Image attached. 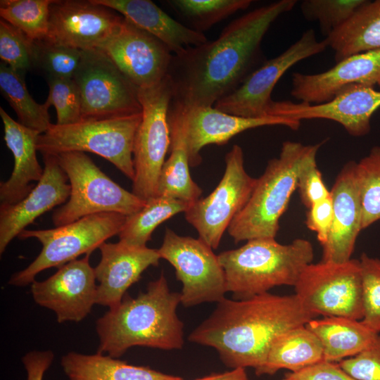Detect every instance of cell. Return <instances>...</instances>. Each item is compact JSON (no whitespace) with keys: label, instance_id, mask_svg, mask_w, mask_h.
Listing matches in <instances>:
<instances>
[{"label":"cell","instance_id":"43","mask_svg":"<svg viewBox=\"0 0 380 380\" xmlns=\"http://www.w3.org/2000/svg\"><path fill=\"white\" fill-rule=\"evenodd\" d=\"M333 201L331 196L314 203L308 210L305 224L315 232L322 246L327 241L333 220Z\"/></svg>","mask_w":380,"mask_h":380},{"label":"cell","instance_id":"40","mask_svg":"<svg viewBox=\"0 0 380 380\" xmlns=\"http://www.w3.org/2000/svg\"><path fill=\"white\" fill-rule=\"evenodd\" d=\"M46 103L53 106L57 125H63L81 120L82 101L80 89L72 79H49Z\"/></svg>","mask_w":380,"mask_h":380},{"label":"cell","instance_id":"32","mask_svg":"<svg viewBox=\"0 0 380 380\" xmlns=\"http://www.w3.org/2000/svg\"><path fill=\"white\" fill-rule=\"evenodd\" d=\"M189 206V203L171 197H153L140 210L127 217L118 234L119 241L132 246H146L158 225L178 213H184Z\"/></svg>","mask_w":380,"mask_h":380},{"label":"cell","instance_id":"46","mask_svg":"<svg viewBox=\"0 0 380 380\" xmlns=\"http://www.w3.org/2000/svg\"><path fill=\"white\" fill-rule=\"evenodd\" d=\"M221 380H249L245 368H236L226 372Z\"/></svg>","mask_w":380,"mask_h":380},{"label":"cell","instance_id":"5","mask_svg":"<svg viewBox=\"0 0 380 380\" xmlns=\"http://www.w3.org/2000/svg\"><path fill=\"white\" fill-rule=\"evenodd\" d=\"M322 144L305 145L291 141L282 144L279 156L268 162L248 201L227 229L236 243L276 237L279 220L296 189L299 173L307 163L317 158Z\"/></svg>","mask_w":380,"mask_h":380},{"label":"cell","instance_id":"34","mask_svg":"<svg viewBox=\"0 0 380 380\" xmlns=\"http://www.w3.org/2000/svg\"><path fill=\"white\" fill-rule=\"evenodd\" d=\"M355 175L362 208V230L380 220V146L355 162Z\"/></svg>","mask_w":380,"mask_h":380},{"label":"cell","instance_id":"26","mask_svg":"<svg viewBox=\"0 0 380 380\" xmlns=\"http://www.w3.org/2000/svg\"><path fill=\"white\" fill-rule=\"evenodd\" d=\"M168 122L170 154L160 171L157 196L171 197L190 205L201 198L202 189L190 175L184 112L170 106Z\"/></svg>","mask_w":380,"mask_h":380},{"label":"cell","instance_id":"20","mask_svg":"<svg viewBox=\"0 0 380 380\" xmlns=\"http://www.w3.org/2000/svg\"><path fill=\"white\" fill-rule=\"evenodd\" d=\"M44 173L32 191L13 205H0V253L40 215L67 202L70 186L56 157L42 154Z\"/></svg>","mask_w":380,"mask_h":380},{"label":"cell","instance_id":"39","mask_svg":"<svg viewBox=\"0 0 380 380\" xmlns=\"http://www.w3.org/2000/svg\"><path fill=\"white\" fill-rule=\"evenodd\" d=\"M363 317L362 322L380 333V259L363 253L360 259Z\"/></svg>","mask_w":380,"mask_h":380},{"label":"cell","instance_id":"19","mask_svg":"<svg viewBox=\"0 0 380 380\" xmlns=\"http://www.w3.org/2000/svg\"><path fill=\"white\" fill-rule=\"evenodd\" d=\"M380 84V49L348 56L320 73L294 72L291 95L300 102L318 104L333 99L355 84L374 87Z\"/></svg>","mask_w":380,"mask_h":380},{"label":"cell","instance_id":"14","mask_svg":"<svg viewBox=\"0 0 380 380\" xmlns=\"http://www.w3.org/2000/svg\"><path fill=\"white\" fill-rule=\"evenodd\" d=\"M327 47L324 39H317L312 29L307 30L284 52L265 60L238 88L217 101L213 107L239 116H267L273 101L272 90L283 75L299 61L321 53Z\"/></svg>","mask_w":380,"mask_h":380},{"label":"cell","instance_id":"22","mask_svg":"<svg viewBox=\"0 0 380 380\" xmlns=\"http://www.w3.org/2000/svg\"><path fill=\"white\" fill-rule=\"evenodd\" d=\"M184 112L190 167H196L201 163L200 152L204 146L224 145L247 129L282 125L296 130L300 125V121L292 119L273 115L243 117L222 112L213 106L194 108Z\"/></svg>","mask_w":380,"mask_h":380},{"label":"cell","instance_id":"3","mask_svg":"<svg viewBox=\"0 0 380 380\" xmlns=\"http://www.w3.org/2000/svg\"><path fill=\"white\" fill-rule=\"evenodd\" d=\"M180 292L171 291L162 272L136 297L127 294L97 319L98 353L122 356L132 346L161 350L183 348L184 323L177 314Z\"/></svg>","mask_w":380,"mask_h":380},{"label":"cell","instance_id":"16","mask_svg":"<svg viewBox=\"0 0 380 380\" xmlns=\"http://www.w3.org/2000/svg\"><path fill=\"white\" fill-rule=\"evenodd\" d=\"M123 19L93 0H54L46 39L80 51L99 49L118 30Z\"/></svg>","mask_w":380,"mask_h":380},{"label":"cell","instance_id":"6","mask_svg":"<svg viewBox=\"0 0 380 380\" xmlns=\"http://www.w3.org/2000/svg\"><path fill=\"white\" fill-rule=\"evenodd\" d=\"M142 118L139 113L60 125L51 124L37 139L42 154L90 152L113 164L132 181L134 177L133 147Z\"/></svg>","mask_w":380,"mask_h":380},{"label":"cell","instance_id":"9","mask_svg":"<svg viewBox=\"0 0 380 380\" xmlns=\"http://www.w3.org/2000/svg\"><path fill=\"white\" fill-rule=\"evenodd\" d=\"M142 118L133 147L132 193L144 201L157 196L158 184L170 146L168 112L172 86L167 75L157 84L137 89Z\"/></svg>","mask_w":380,"mask_h":380},{"label":"cell","instance_id":"42","mask_svg":"<svg viewBox=\"0 0 380 380\" xmlns=\"http://www.w3.org/2000/svg\"><path fill=\"white\" fill-rule=\"evenodd\" d=\"M296 189H298L302 203L309 208L314 203L330 196L317 168L316 158L307 163L300 170Z\"/></svg>","mask_w":380,"mask_h":380},{"label":"cell","instance_id":"44","mask_svg":"<svg viewBox=\"0 0 380 380\" xmlns=\"http://www.w3.org/2000/svg\"><path fill=\"white\" fill-rule=\"evenodd\" d=\"M283 380H356L338 362L322 360L296 372H288Z\"/></svg>","mask_w":380,"mask_h":380},{"label":"cell","instance_id":"17","mask_svg":"<svg viewBox=\"0 0 380 380\" xmlns=\"http://www.w3.org/2000/svg\"><path fill=\"white\" fill-rule=\"evenodd\" d=\"M380 108V91L374 87L350 86L324 103L312 104L290 101H272L267 115L298 121L326 119L342 125L353 137H362L371 130V118Z\"/></svg>","mask_w":380,"mask_h":380},{"label":"cell","instance_id":"24","mask_svg":"<svg viewBox=\"0 0 380 380\" xmlns=\"http://www.w3.org/2000/svg\"><path fill=\"white\" fill-rule=\"evenodd\" d=\"M4 141L14 158L9 179L0 183V205H13L24 199L34 189L44 173L37 158L39 132L15 121L0 108Z\"/></svg>","mask_w":380,"mask_h":380},{"label":"cell","instance_id":"47","mask_svg":"<svg viewBox=\"0 0 380 380\" xmlns=\"http://www.w3.org/2000/svg\"><path fill=\"white\" fill-rule=\"evenodd\" d=\"M225 374L224 373L213 374L194 380H221Z\"/></svg>","mask_w":380,"mask_h":380},{"label":"cell","instance_id":"23","mask_svg":"<svg viewBox=\"0 0 380 380\" xmlns=\"http://www.w3.org/2000/svg\"><path fill=\"white\" fill-rule=\"evenodd\" d=\"M333 220L322 261L343 262L350 260L356 239L362 230V208L355 175V162L349 161L338 173L330 191Z\"/></svg>","mask_w":380,"mask_h":380},{"label":"cell","instance_id":"33","mask_svg":"<svg viewBox=\"0 0 380 380\" xmlns=\"http://www.w3.org/2000/svg\"><path fill=\"white\" fill-rule=\"evenodd\" d=\"M54 0H1L2 20L35 42L46 38L50 6Z\"/></svg>","mask_w":380,"mask_h":380},{"label":"cell","instance_id":"11","mask_svg":"<svg viewBox=\"0 0 380 380\" xmlns=\"http://www.w3.org/2000/svg\"><path fill=\"white\" fill-rule=\"evenodd\" d=\"M243 150L234 145L225 156V170L220 182L208 196L189 205L186 221L198 232L199 239L213 249L218 248L224 232L248 201L258 178L244 168Z\"/></svg>","mask_w":380,"mask_h":380},{"label":"cell","instance_id":"30","mask_svg":"<svg viewBox=\"0 0 380 380\" xmlns=\"http://www.w3.org/2000/svg\"><path fill=\"white\" fill-rule=\"evenodd\" d=\"M322 360L320 341L302 325L284 332L274 341L265 362L255 373L257 376L273 375L281 369L296 372Z\"/></svg>","mask_w":380,"mask_h":380},{"label":"cell","instance_id":"35","mask_svg":"<svg viewBox=\"0 0 380 380\" xmlns=\"http://www.w3.org/2000/svg\"><path fill=\"white\" fill-rule=\"evenodd\" d=\"M177 12L202 32L238 11L245 10L251 0H172L167 1Z\"/></svg>","mask_w":380,"mask_h":380},{"label":"cell","instance_id":"15","mask_svg":"<svg viewBox=\"0 0 380 380\" xmlns=\"http://www.w3.org/2000/svg\"><path fill=\"white\" fill-rule=\"evenodd\" d=\"M99 49L137 89L153 87L166 77L173 55L161 41L125 18Z\"/></svg>","mask_w":380,"mask_h":380},{"label":"cell","instance_id":"48","mask_svg":"<svg viewBox=\"0 0 380 380\" xmlns=\"http://www.w3.org/2000/svg\"><path fill=\"white\" fill-rule=\"evenodd\" d=\"M379 86L380 87V84H379Z\"/></svg>","mask_w":380,"mask_h":380},{"label":"cell","instance_id":"8","mask_svg":"<svg viewBox=\"0 0 380 380\" xmlns=\"http://www.w3.org/2000/svg\"><path fill=\"white\" fill-rule=\"evenodd\" d=\"M127 217L117 213H101L53 229L23 230L18 239H36L42 248L32 262L11 277L8 284L16 286L31 284L40 272L53 267L59 268L82 254H91L107 239L118 235Z\"/></svg>","mask_w":380,"mask_h":380},{"label":"cell","instance_id":"12","mask_svg":"<svg viewBox=\"0 0 380 380\" xmlns=\"http://www.w3.org/2000/svg\"><path fill=\"white\" fill-rule=\"evenodd\" d=\"M160 258L175 270L182 284L181 304L186 308L218 303L227 292L224 272L218 257L201 239L180 236L167 227L158 249Z\"/></svg>","mask_w":380,"mask_h":380},{"label":"cell","instance_id":"25","mask_svg":"<svg viewBox=\"0 0 380 380\" xmlns=\"http://www.w3.org/2000/svg\"><path fill=\"white\" fill-rule=\"evenodd\" d=\"M93 1L118 12L128 21L158 39L167 46L172 54L208 41L203 32L174 20L151 1Z\"/></svg>","mask_w":380,"mask_h":380},{"label":"cell","instance_id":"27","mask_svg":"<svg viewBox=\"0 0 380 380\" xmlns=\"http://www.w3.org/2000/svg\"><path fill=\"white\" fill-rule=\"evenodd\" d=\"M305 327L320 341L324 360L339 362L367 348L379 334L361 320L343 317L312 319Z\"/></svg>","mask_w":380,"mask_h":380},{"label":"cell","instance_id":"2","mask_svg":"<svg viewBox=\"0 0 380 380\" xmlns=\"http://www.w3.org/2000/svg\"><path fill=\"white\" fill-rule=\"evenodd\" d=\"M316 317L295 294L267 292L243 300L224 298L188 340L213 348L224 365L232 369H256L264 364L279 335Z\"/></svg>","mask_w":380,"mask_h":380},{"label":"cell","instance_id":"4","mask_svg":"<svg viewBox=\"0 0 380 380\" xmlns=\"http://www.w3.org/2000/svg\"><path fill=\"white\" fill-rule=\"evenodd\" d=\"M217 257L227 292L232 293L233 299L243 300L276 286H294L303 269L312 263L314 250L305 239L281 244L275 238H258L240 248L221 252Z\"/></svg>","mask_w":380,"mask_h":380},{"label":"cell","instance_id":"18","mask_svg":"<svg viewBox=\"0 0 380 380\" xmlns=\"http://www.w3.org/2000/svg\"><path fill=\"white\" fill-rule=\"evenodd\" d=\"M89 255L61 266L44 281L31 284L35 303L53 311L59 323L82 320L96 304V279Z\"/></svg>","mask_w":380,"mask_h":380},{"label":"cell","instance_id":"38","mask_svg":"<svg viewBox=\"0 0 380 380\" xmlns=\"http://www.w3.org/2000/svg\"><path fill=\"white\" fill-rule=\"evenodd\" d=\"M0 58L1 62L24 75L34 68V42L2 19L0 20Z\"/></svg>","mask_w":380,"mask_h":380},{"label":"cell","instance_id":"45","mask_svg":"<svg viewBox=\"0 0 380 380\" xmlns=\"http://www.w3.org/2000/svg\"><path fill=\"white\" fill-rule=\"evenodd\" d=\"M53 357L54 354L51 350H34L25 354L22 362L27 372V380H42Z\"/></svg>","mask_w":380,"mask_h":380},{"label":"cell","instance_id":"36","mask_svg":"<svg viewBox=\"0 0 380 380\" xmlns=\"http://www.w3.org/2000/svg\"><path fill=\"white\" fill-rule=\"evenodd\" d=\"M34 68L49 79H72L80 63L82 51L43 39L34 42Z\"/></svg>","mask_w":380,"mask_h":380},{"label":"cell","instance_id":"31","mask_svg":"<svg viewBox=\"0 0 380 380\" xmlns=\"http://www.w3.org/2000/svg\"><path fill=\"white\" fill-rule=\"evenodd\" d=\"M0 90L15 112L19 123L40 134L49 129L52 124L49 105L46 102L43 104L36 102L27 90L25 75L3 62L0 63Z\"/></svg>","mask_w":380,"mask_h":380},{"label":"cell","instance_id":"21","mask_svg":"<svg viewBox=\"0 0 380 380\" xmlns=\"http://www.w3.org/2000/svg\"><path fill=\"white\" fill-rule=\"evenodd\" d=\"M99 248L101 258L94 268L99 282L96 304L109 308L118 305L141 274L150 266H158L160 259L158 249L132 246L121 241L104 242Z\"/></svg>","mask_w":380,"mask_h":380},{"label":"cell","instance_id":"41","mask_svg":"<svg viewBox=\"0 0 380 380\" xmlns=\"http://www.w3.org/2000/svg\"><path fill=\"white\" fill-rule=\"evenodd\" d=\"M338 363L356 380H380V335L367 348Z\"/></svg>","mask_w":380,"mask_h":380},{"label":"cell","instance_id":"10","mask_svg":"<svg viewBox=\"0 0 380 380\" xmlns=\"http://www.w3.org/2000/svg\"><path fill=\"white\" fill-rule=\"evenodd\" d=\"M303 306L318 317H363L362 275L359 259L308 265L295 286Z\"/></svg>","mask_w":380,"mask_h":380},{"label":"cell","instance_id":"49","mask_svg":"<svg viewBox=\"0 0 380 380\" xmlns=\"http://www.w3.org/2000/svg\"><path fill=\"white\" fill-rule=\"evenodd\" d=\"M281 380H283V379H281Z\"/></svg>","mask_w":380,"mask_h":380},{"label":"cell","instance_id":"37","mask_svg":"<svg viewBox=\"0 0 380 380\" xmlns=\"http://www.w3.org/2000/svg\"><path fill=\"white\" fill-rule=\"evenodd\" d=\"M366 0H304L300 8L309 21L317 22L327 37L345 23Z\"/></svg>","mask_w":380,"mask_h":380},{"label":"cell","instance_id":"7","mask_svg":"<svg viewBox=\"0 0 380 380\" xmlns=\"http://www.w3.org/2000/svg\"><path fill=\"white\" fill-rule=\"evenodd\" d=\"M54 156L70 186L68 200L52 215L56 227L101 213L129 216L145 205L146 201L113 181L85 153L70 151Z\"/></svg>","mask_w":380,"mask_h":380},{"label":"cell","instance_id":"1","mask_svg":"<svg viewBox=\"0 0 380 380\" xmlns=\"http://www.w3.org/2000/svg\"><path fill=\"white\" fill-rule=\"evenodd\" d=\"M296 3L279 0L256 8L231 22L217 39L173 54L167 74L170 106L184 111L213 106L234 91L265 61L261 49L265 35Z\"/></svg>","mask_w":380,"mask_h":380},{"label":"cell","instance_id":"13","mask_svg":"<svg viewBox=\"0 0 380 380\" xmlns=\"http://www.w3.org/2000/svg\"><path fill=\"white\" fill-rule=\"evenodd\" d=\"M73 80L81 94V120L129 115L142 111L137 89L99 49L82 51Z\"/></svg>","mask_w":380,"mask_h":380},{"label":"cell","instance_id":"29","mask_svg":"<svg viewBox=\"0 0 380 380\" xmlns=\"http://www.w3.org/2000/svg\"><path fill=\"white\" fill-rule=\"evenodd\" d=\"M336 63L352 55L380 49V0L365 1L324 39Z\"/></svg>","mask_w":380,"mask_h":380},{"label":"cell","instance_id":"28","mask_svg":"<svg viewBox=\"0 0 380 380\" xmlns=\"http://www.w3.org/2000/svg\"><path fill=\"white\" fill-rule=\"evenodd\" d=\"M70 380H183L149 367L129 365L109 355L70 352L61 362Z\"/></svg>","mask_w":380,"mask_h":380}]
</instances>
